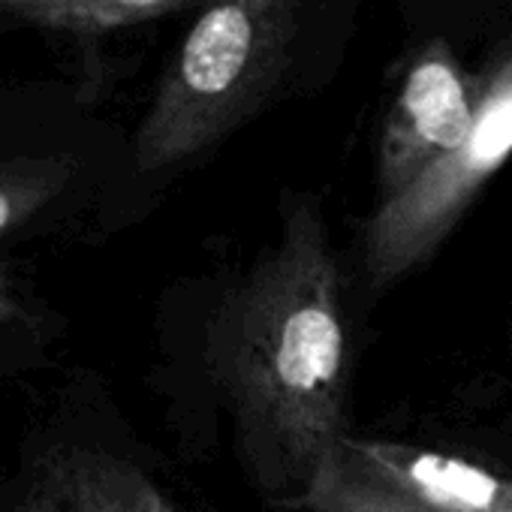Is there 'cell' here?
<instances>
[{
    "label": "cell",
    "mask_w": 512,
    "mask_h": 512,
    "mask_svg": "<svg viewBox=\"0 0 512 512\" xmlns=\"http://www.w3.org/2000/svg\"><path fill=\"white\" fill-rule=\"evenodd\" d=\"M205 359L253 485L272 506L305 509L347 434L341 275L314 199L287 205L278 244L226 290L208 320Z\"/></svg>",
    "instance_id": "1"
},
{
    "label": "cell",
    "mask_w": 512,
    "mask_h": 512,
    "mask_svg": "<svg viewBox=\"0 0 512 512\" xmlns=\"http://www.w3.org/2000/svg\"><path fill=\"white\" fill-rule=\"evenodd\" d=\"M299 22L302 0H208L136 130V169L181 166L260 112L290 64Z\"/></svg>",
    "instance_id": "2"
},
{
    "label": "cell",
    "mask_w": 512,
    "mask_h": 512,
    "mask_svg": "<svg viewBox=\"0 0 512 512\" xmlns=\"http://www.w3.org/2000/svg\"><path fill=\"white\" fill-rule=\"evenodd\" d=\"M509 157L512 52L485 82H479L473 127L461 148L443 163L431 166L395 199L377 202L362 244L371 287H392L428 263Z\"/></svg>",
    "instance_id": "3"
},
{
    "label": "cell",
    "mask_w": 512,
    "mask_h": 512,
    "mask_svg": "<svg viewBox=\"0 0 512 512\" xmlns=\"http://www.w3.org/2000/svg\"><path fill=\"white\" fill-rule=\"evenodd\" d=\"M476 94L479 82L461 70L443 40L428 43L416 55L380 136V202L395 199L461 148L473 127Z\"/></svg>",
    "instance_id": "4"
},
{
    "label": "cell",
    "mask_w": 512,
    "mask_h": 512,
    "mask_svg": "<svg viewBox=\"0 0 512 512\" xmlns=\"http://www.w3.org/2000/svg\"><path fill=\"white\" fill-rule=\"evenodd\" d=\"M335 449L431 512H512V482L467 458L353 434H344Z\"/></svg>",
    "instance_id": "5"
},
{
    "label": "cell",
    "mask_w": 512,
    "mask_h": 512,
    "mask_svg": "<svg viewBox=\"0 0 512 512\" xmlns=\"http://www.w3.org/2000/svg\"><path fill=\"white\" fill-rule=\"evenodd\" d=\"M46 482L67 512H172L148 476L133 464L94 449H73L52 461Z\"/></svg>",
    "instance_id": "6"
},
{
    "label": "cell",
    "mask_w": 512,
    "mask_h": 512,
    "mask_svg": "<svg viewBox=\"0 0 512 512\" xmlns=\"http://www.w3.org/2000/svg\"><path fill=\"white\" fill-rule=\"evenodd\" d=\"M79 160L61 151L13 154L0 160V238L49 220L79 181Z\"/></svg>",
    "instance_id": "7"
},
{
    "label": "cell",
    "mask_w": 512,
    "mask_h": 512,
    "mask_svg": "<svg viewBox=\"0 0 512 512\" xmlns=\"http://www.w3.org/2000/svg\"><path fill=\"white\" fill-rule=\"evenodd\" d=\"M199 0H0V19L70 34H103L154 22Z\"/></svg>",
    "instance_id": "8"
},
{
    "label": "cell",
    "mask_w": 512,
    "mask_h": 512,
    "mask_svg": "<svg viewBox=\"0 0 512 512\" xmlns=\"http://www.w3.org/2000/svg\"><path fill=\"white\" fill-rule=\"evenodd\" d=\"M305 509L311 512H431L422 503L398 494L380 479L350 464L338 449L326 458Z\"/></svg>",
    "instance_id": "9"
},
{
    "label": "cell",
    "mask_w": 512,
    "mask_h": 512,
    "mask_svg": "<svg viewBox=\"0 0 512 512\" xmlns=\"http://www.w3.org/2000/svg\"><path fill=\"white\" fill-rule=\"evenodd\" d=\"M37 311L25 290L19 287L16 275L0 263V344L16 341V335L37 326Z\"/></svg>",
    "instance_id": "10"
},
{
    "label": "cell",
    "mask_w": 512,
    "mask_h": 512,
    "mask_svg": "<svg viewBox=\"0 0 512 512\" xmlns=\"http://www.w3.org/2000/svg\"><path fill=\"white\" fill-rule=\"evenodd\" d=\"M25 512H67V506L61 503V497L55 494V488L46 482L25 506Z\"/></svg>",
    "instance_id": "11"
}]
</instances>
